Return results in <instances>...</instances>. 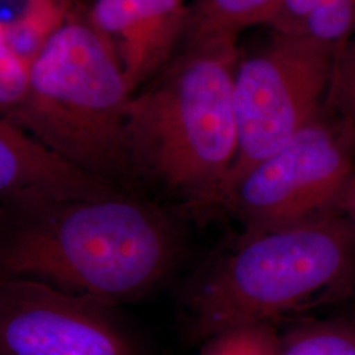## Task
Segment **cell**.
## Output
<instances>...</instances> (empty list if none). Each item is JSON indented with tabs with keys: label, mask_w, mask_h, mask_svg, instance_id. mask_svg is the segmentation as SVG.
<instances>
[{
	"label": "cell",
	"mask_w": 355,
	"mask_h": 355,
	"mask_svg": "<svg viewBox=\"0 0 355 355\" xmlns=\"http://www.w3.org/2000/svg\"><path fill=\"white\" fill-rule=\"evenodd\" d=\"M123 191L0 119L1 208L33 209L96 200Z\"/></svg>",
	"instance_id": "8"
},
{
	"label": "cell",
	"mask_w": 355,
	"mask_h": 355,
	"mask_svg": "<svg viewBox=\"0 0 355 355\" xmlns=\"http://www.w3.org/2000/svg\"><path fill=\"white\" fill-rule=\"evenodd\" d=\"M270 28L340 48L355 35V0H283Z\"/></svg>",
	"instance_id": "11"
},
{
	"label": "cell",
	"mask_w": 355,
	"mask_h": 355,
	"mask_svg": "<svg viewBox=\"0 0 355 355\" xmlns=\"http://www.w3.org/2000/svg\"><path fill=\"white\" fill-rule=\"evenodd\" d=\"M354 275L355 229L345 216L241 237L182 293L189 338L204 343L237 327L274 322L337 296Z\"/></svg>",
	"instance_id": "3"
},
{
	"label": "cell",
	"mask_w": 355,
	"mask_h": 355,
	"mask_svg": "<svg viewBox=\"0 0 355 355\" xmlns=\"http://www.w3.org/2000/svg\"><path fill=\"white\" fill-rule=\"evenodd\" d=\"M283 0H198L189 7L180 48L237 40L243 29L270 26Z\"/></svg>",
	"instance_id": "10"
},
{
	"label": "cell",
	"mask_w": 355,
	"mask_h": 355,
	"mask_svg": "<svg viewBox=\"0 0 355 355\" xmlns=\"http://www.w3.org/2000/svg\"><path fill=\"white\" fill-rule=\"evenodd\" d=\"M0 355H144L117 305L31 278L0 280Z\"/></svg>",
	"instance_id": "7"
},
{
	"label": "cell",
	"mask_w": 355,
	"mask_h": 355,
	"mask_svg": "<svg viewBox=\"0 0 355 355\" xmlns=\"http://www.w3.org/2000/svg\"><path fill=\"white\" fill-rule=\"evenodd\" d=\"M280 341L274 322L250 324L209 337L196 355H279Z\"/></svg>",
	"instance_id": "13"
},
{
	"label": "cell",
	"mask_w": 355,
	"mask_h": 355,
	"mask_svg": "<svg viewBox=\"0 0 355 355\" xmlns=\"http://www.w3.org/2000/svg\"><path fill=\"white\" fill-rule=\"evenodd\" d=\"M132 96L112 48L89 15L74 10L31 64L24 102L1 119L94 175L135 192L125 139Z\"/></svg>",
	"instance_id": "4"
},
{
	"label": "cell",
	"mask_w": 355,
	"mask_h": 355,
	"mask_svg": "<svg viewBox=\"0 0 355 355\" xmlns=\"http://www.w3.org/2000/svg\"><path fill=\"white\" fill-rule=\"evenodd\" d=\"M186 0H94L89 19L114 51L130 92L159 76L182 45Z\"/></svg>",
	"instance_id": "9"
},
{
	"label": "cell",
	"mask_w": 355,
	"mask_h": 355,
	"mask_svg": "<svg viewBox=\"0 0 355 355\" xmlns=\"http://www.w3.org/2000/svg\"><path fill=\"white\" fill-rule=\"evenodd\" d=\"M279 355H355V318L300 325L282 336Z\"/></svg>",
	"instance_id": "12"
},
{
	"label": "cell",
	"mask_w": 355,
	"mask_h": 355,
	"mask_svg": "<svg viewBox=\"0 0 355 355\" xmlns=\"http://www.w3.org/2000/svg\"><path fill=\"white\" fill-rule=\"evenodd\" d=\"M240 57L237 40L183 48L128 103L136 183L180 198L193 218L209 217L237 158L233 83Z\"/></svg>",
	"instance_id": "2"
},
{
	"label": "cell",
	"mask_w": 355,
	"mask_h": 355,
	"mask_svg": "<svg viewBox=\"0 0 355 355\" xmlns=\"http://www.w3.org/2000/svg\"><path fill=\"white\" fill-rule=\"evenodd\" d=\"M337 51L313 38L272 31L266 44L240 57L233 83L239 152L209 217L245 174L324 111Z\"/></svg>",
	"instance_id": "5"
},
{
	"label": "cell",
	"mask_w": 355,
	"mask_h": 355,
	"mask_svg": "<svg viewBox=\"0 0 355 355\" xmlns=\"http://www.w3.org/2000/svg\"><path fill=\"white\" fill-rule=\"evenodd\" d=\"M355 178V132L327 108L228 191L217 212L236 216L241 237L329 215ZM215 214V215H216Z\"/></svg>",
	"instance_id": "6"
},
{
	"label": "cell",
	"mask_w": 355,
	"mask_h": 355,
	"mask_svg": "<svg viewBox=\"0 0 355 355\" xmlns=\"http://www.w3.org/2000/svg\"><path fill=\"white\" fill-rule=\"evenodd\" d=\"M325 108L355 132V35L337 51Z\"/></svg>",
	"instance_id": "14"
},
{
	"label": "cell",
	"mask_w": 355,
	"mask_h": 355,
	"mask_svg": "<svg viewBox=\"0 0 355 355\" xmlns=\"http://www.w3.org/2000/svg\"><path fill=\"white\" fill-rule=\"evenodd\" d=\"M31 64L0 38V112L7 116L24 102L31 83Z\"/></svg>",
	"instance_id": "15"
},
{
	"label": "cell",
	"mask_w": 355,
	"mask_h": 355,
	"mask_svg": "<svg viewBox=\"0 0 355 355\" xmlns=\"http://www.w3.org/2000/svg\"><path fill=\"white\" fill-rule=\"evenodd\" d=\"M341 207H343L345 217L350 221V224L355 229V178L353 179L349 190L346 191V193H345Z\"/></svg>",
	"instance_id": "16"
},
{
	"label": "cell",
	"mask_w": 355,
	"mask_h": 355,
	"mask_svg": "<svg viewBox=\"0 0 355 355\" xmlns=\"http://www.w3.org/2000/svg\"><path fill=\"white\" fill-rule=\"evenodd\" d=\"M45 1H49V3H51V4L57 6L58 8H61V10H62V7H64V4H66V0H45ZM66 12H69V11H66Z\"/></svg>",
	"instance_id": "17"
},
{
	"label": "cell",
	"mask_w": 355,
	"mask_h": 355,
	"mask_svg": "<svg viewBox=\"0 0 355 355\" xmlns=\"http://www.w3.org/2000/svg\"><path fill=\"white\" fill-rule=\"evenodd\" d=\"M184 254L174 216L135 192L33 209L1 208V278H31L112 304L162 284Z\"/></svg>",
	"instance_id": "1"
}]
</instances>
